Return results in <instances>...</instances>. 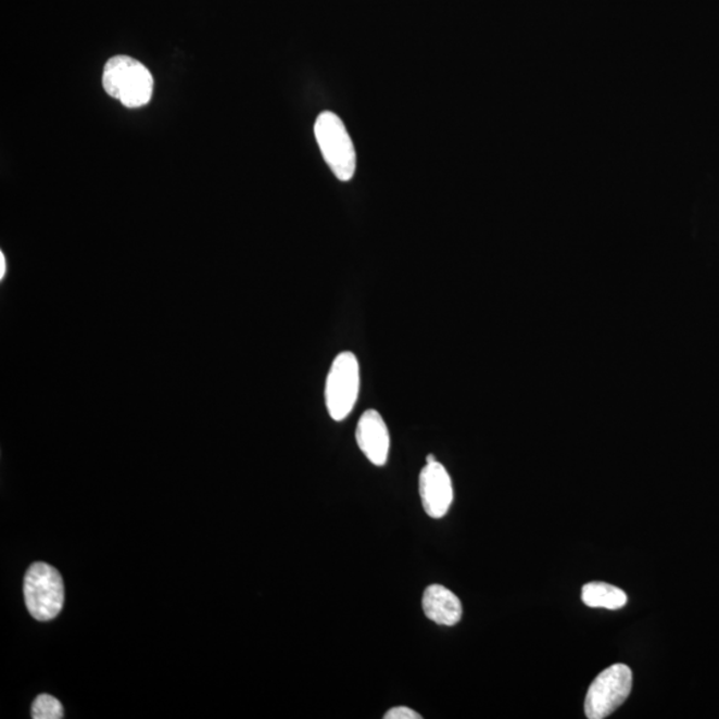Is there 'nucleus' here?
Returning <instances> with one entry per match:
<instances>
[{
	"label": "nucleus",
	"instance_id": "9d476101",
	"mask_svg": "<svg viewBox=\"0 0 719 719\" xmlns=\"http://www.w3.org/2000/svg\"><path fill=\"white\" fill-rule=\"evenodd\" d=\"M31 717L34 719H61L64 717L63 706L52 695H39L34 701Z\"/></svg>",
	"mask_w": 719,
	"mask_h": 719
},
{
	"label": "nucleus",
	"instance_id": "ddd939ff",
	"mask_svg": "<svg viewBox=\"0 0 719 719\" xmlns=\"http://www.w3.org/2000/svg\"><path fill=\"white\" fill-rule=\"evenodd\" d=\"M434 462H436V457L433 455H428L427 464L434 463Z\"/></svg>",
	"mask_w": 719,
	"mask_h": 719
},
{
	"label": "nucleus",
	"instance_id": "f257e3e1",
	"mask_svg": "<svg viewBox=\"0 0 719 719\" xmlns=\"http://www.w3.org/2000/svg\"><path fill=\"white\" fill-rule=\"evenodd\" d=\"M103 87L127 109H139L150 103L153 78L150 70L137 59L117 55L105 64Z\"/></svg>",
	"mask_w": 719,
	"mask_h": 719
},
{
	"label": "nucleus",
	"instance_id": "20e7f679",
	"mask_svg": "<svg viewBox=\"0 0 719 719\" xmlns=\"http://www.w3.org/2000/svg\"><path fill=\"white\" fill-rule=\"evenodd\" d=\"M358 394V360L353 352H341L335 357L326 380V406L332 420H345L355 408Z\"/></svg>",
	"mask_w": 719,
	"mask_h": 719
},
{
	"label": "nucleus",
	"instance_id": "423d86ee",
	"mask_svg": "<svg viewBox=\"0 0 719 719\" xmlns=\"http://www.w3.org/2000/svg\"><path fill=\"white\" fill-rule=\"evenodd\" d=\"M418 491L429 517L443 518L453 503L452 479L444 465L438 462L427 464L418 477Z\"/></svg>",
	"mask_w": 719,
	"mask_h": 719
},
{
	"label": "nucleus",
	"instance_id": "9b49d317",
	"mask_svg": "<svg viewBox=\"0 0 719 719\" xmlns=\"http://www.w3.org/2000/svg\"><path fill=\"white\" fill-rule=\"evenodd\" d=\"M384 719H421V716L417 715L415 710L409 709V707L398 706L389 710Z\"/></svg>",
	"mask_w": 719,
	"mask_h": 719
},
{
	"label": "nucleus",
	"instance_id": "f8f14e48",
	"mask_svg": "<svg viewBox=\"0 0 719 719\" xmlns=\"http://www.w3.org/2000/svg\"><path fill=\"white\" fill-rule=\"evenodd\" d=\"M0 264H2V270H0V275H2V277H3V275H4V264H5L3 255H0Z\"/></svg>",
	"mask_w": 719,
	"mask_h": 719
},
{
	"label": "nucleus",
	"instance_id": "f03ea898",
	"mask_svg": "<svg viewBox=\"0 0 719 719\" xmlns=\"http://www.w3.org/2000/svg\"><path fill=\"white\" fill-rule=\"evenodd\" d=\"M315 137L336 178L350 181L356 171V152L344 123L333 112L324 111L316 119Z\"/></svg>",
	"mask_w": 719,
	"mask_h": 719
},
{
	"label": "nucleus",
	"instance_id": "1a4fd4ad",
	"mask_svg": "<svg viewBox=\"0 0 719 719\" xmlns=\"http://www.w3.org/2000/svg\"><path fill=\"white\" fill-rule=\"evenodd\" d=\"M581 598L589 608L617 610L628 604V595L622 589L605 582H589L583 585Z\"/></svg>",
	"mask_w": 719,
	"mask_h": 719
},
{
	"label": "nucleus",
	"instance_id": "7ed1b4c3",
	"mask_svg": "<svg viewBox=\"0 0 719 719\" xmlns=\"http://www.w3.org/2000/svg\"><path fill=\"white\" fill-rule=\"evenodd\" d=\"M26 606L35 620H54L64 605V583L61 573L51 565H31L25 577Z\"/></svg>",
	"mask_w": 719,
	"mask_h": 719
},
{
	"label": "nucleus",
	"instance_id": "6e6552de",
	"mask_svg": "<svg viewBox=\"0 0 719 719\" xmlns=\"http://www.w3.org/2000/svg\"><path fill=\"white\" fill-rule=\"evenodd\" d=\"M422 610L428 620L440 627H455L463 617L462 601L443 585H430L426 589L422 595Z\"/></svg>",
	"mask_w": 719,
	"mask_h": 719
},
{
	"label": "nucleus",
	"instance_id": "0eeeda50",
	"mask_svg": "<svg viewBox=\"0 0 719 719\" xmlns=\"http://www.w3.org/2000/svg\"><path fill=\"white\" fill-rule=\"evenodd\" d=\"M356 443L364 456L376 467H384L388 462L391 436L384 418L375 409L365 411L357 422Z\"/></svg>",
	"mask_w": 719,
	"mask_h": 719
},
{
	"label": "nucleus",
	"instance_id": "39448f33",
	"mask_svg": "<svg viewBox=\"0 0 719 719\" xmlns=\"http://www.w3.org/2000/svg\"><path fill=\"white\" fill-rule=\"evenodd\" d=\"M633 673L628 665L616 664L601 671L589 688L585 715L589 719L608 718L629 698Z\"/></svg>",
	"mask_w": 719,
	"mask_h": 719
}]
</instances>
